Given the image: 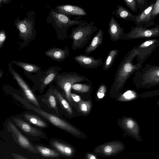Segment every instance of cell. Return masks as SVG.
Returning a JSON list of instances; mask_svg holds the SVG:
<instances>
[{
  "instance_id": "obj_2",
  "label": "cell",
  "mask_w": 159,
  "mask_h": 159,
  "mask_svg": "<svg viewBox=\"0 0 159 159\" xmlns=\"http://www.w3.org/2000/svg\"><path fill=\"white\" fill-rule=\"evenodd\" d=\"M98 29L93 22L90 23L85 22L77 27L73 28L68 37L73 40L72 49L75 51L83 48Z\"/></svg>"
},
{
  "instance_id": "obj_30",
  "label": "cell",
  "mask_w": 159,
  "mask_h": 159,
  "mask_svg": "<svg viewBox=\"0 0 159 159\" xmlns=\"http://www.w3.org/2000/svg\"><path fill=\"white\" fill-rule=\"evenodd\" d=\"M79 108L82 112L86 113L90 109V105L89 102L80 101L79 103Z\"/></svg>"
},
{
  "instance_id": "obj_40",
  "label": "cell",
  "mask_w": 159,
  "mask_h": 159,
  "mask_svg": "<svg viewBox=\"0 0 159 159\" xmlns=\"http://www.w3.org/2000/svg\"><path fill=\"white\" fill-rule=\"evenodd\" d=\"M87 157L88 158L90 159H95L96 158L95 156L90 154H88Z\"/></svg>"
},
{
  "instance_id": "obj_20",
  "label": "cell",
  "mask_w": 159,
  "mask_h": 159,
  "mask_svg": "<svg viewBox=\"0 0 159 159\" xmlns=\"http://www.w3.org/2000/svg\"><path fill=\"white\" fill-rule=\"evenodd\" d=\"M112 14L119 18L134 22L136 16V15L132 14L128 9L120 5L117 6V9L112 11Z\"/></svg>"
},
{
  "instance_id": "obj_24",
  "label": "cell",
  "mask_w": 159,
  "mask_h": 159,
  "mask_svg": "<svg viewBox=\"0 0 159 159\" xmlns=\"http://www.w3.org/2000/svg\"><path fill=\"white\" fill-rule=\"evenodd\" d=\"M24 117L31 123L38 127L46 128L48 126L44 121L36 116L25 113L24 115Z\"/></svg>"
},
{
  "instance_id": "obj_22",
  "label": "cell",
  "mask_w": 159,
  "mask_h": 159,
  "mask_svg": "<svg viewBox=\"0 0 159 159\" xmlns=\"http://www.w3.org/2000/svg\"><path fill=\"white\" fill-rule=\"evenodd\" d=\"M119 53L116 49L111 50L108 54L104 63L102 69L104 71L108 70L111 67Z\"/></svg>"
},
{
  "instance_id": "obj_33",
  "label": "cell",
  "mask_w": 159,
  "mask_h": 159,
  "mask_svg": "<svg viewBox=\"0 0 159 159\" xmlns=\"http://www.w3.org/2000/svg\"><path fill=\"white\" fill-rule=\"evenodd\" d=\"M106 89V87L105 85L102 84L100 85L97 93V95L98 98H102L104 97Z\"/></svg>"
},
{
  "instance_id": "obj_28",
  "label": "cell",
  "mask_w": 159,
  "mask_h": 159,
  "mask_svg": "<svg viewBox=\"0 0 159 159\" xmlns=\"http://www.w3.org/2000/svg\"><path fill=\"white\" fill-rule=\"evenodd\" d=\"M48 101L50 106L58 113L57 102L55 95L53 93V89L51 87L49 89L48 93Z\"/></svg>"
},
{
  "instance_id": "obj_12",
  "label": "cell",
  "mask_w": 159,
  "mask_h": 159,
  "mask_svg": "<svg viewBox=\"0 0 159 159\" xmlns=\"http://www.w3.org/2000/svg\"><path fill=\"white\" fill-rule=\"evenodd\" d=\"M74 59L80 66L87 69L96 68L103 64L101 58L95 59L85 55L76 56L74 57Z\"/></svg>"
},
{
  "instance_id": "obj_1",
  "label": "cell",
  "mask_w": 159,
  "mask_h": 159,
  "mask_svg": "<svg viewBox=\"0 0 159 159\" xmlns=\"http://www.w3.org/2000/svg\"><path fill=\"white\" fill-rule=\"evenodd\" d=\"M138 53L134 47L129 51L120 63L112 85V89L114 90L122 89L130 76L142 67L143 61L138 60L136 63H134Z\"/></svg>"
},
{
  "instance_id": "obj_23",
  "label": "cell",
  "mask_w": 159,
  "mask_h": 159,
  "mask_svg": "<svg viewBox=\"0 0 159 159\" xmlns=\"http://www.w3.org/2000/svg\"><path fill=\"white\" fill-rule=\"evenodd\" d=\"M12 62L29 72L37 73L42 70V68L37 65L16 61Z\"/></svg>"
},
{
  "instance_id": "obj_37",
  "label": "cell",
  "mask_w": 159,
  "mask_h": 159,
  "mask_svg": "<svg viewBox=\"0 0 159 159\" xmlns=\"http://www.w3.org/2000/svg\"><path fill=\"white\" fill-rule=\"evenodd\" d=\"M134 125V121L132 120H129L127 121L126 123L127 127L129 129L132 128Z\"/></svg>"
},
{
  "instance_id": "obj_7",
  "label": "cell",
  "mask_w": 159,
  "mask_h": 159,
  "mask_svg": "<svg viewBox=\"0 0 159 159\" xmlns=\"http://www.w3.org/2000/svg\"><path fill=\"white\" fill-rule=\"evenodd\" d=\"M61 69L58 66H53L45 70H41L36 73L34 76L35 82L41 90H44L54 80Z\"/></svg>"
},
{
  "instance_id": "obj_10",
  "label": "cell",
  "mask_w": 159,
  "mask_h": 159,
  "mask_svg": "<svg viewBox=\"0 0 159 159\" xmlns=\"http://www.w3.org/2000/svg\"><path fill=\"white\" fill-rule=\"evenodd\" d=\"M154 3H151L136 15L135 20L134 22L136 26L147 28L154 25L155 19L151 15Z\"/></svg>"
},
{
  "instance_id": "obj_13",
  "label": "cell",
  "mask_w": 159,
  "mask_h": 159,
  "mask_svg": "<svg viewBox=\"0 0 159 159\" xmlns=\"http://www.w3.org/2000/svg\"><path fill=\"white\" fill-rule=\"evenodd\" d=\"M108 26V33L111 40L116 42L121 39L125 34V29L113 16L111 17Z\"/></svg>"
},
{
  "instance_id": "obj_21",
  "label": "cell",
  "mask_w": 159,
  "mask_h": 159,
  "mask_svg": "<svg viewBox=\"0 0 159 159\" xmlns=\"http://www.w3.org/2000/svg\"><path fill=\"white\" fill-rule=\"evenodd\" d=\"M53 147L63 155L66 156H71L73 154L74 150L70 146L57 141L52 142Z\"/></svg>"
},
{
  "instance_id": "obj_11",
  "label": "cell",
  "mask_w": 159,
  "mask_h": 159,
  "mask_svg": "<svg viewBox=\"0 0 159 159\" xmlns=\"http://www.w3.org/2000/svg\"><path fill=\"white\" fill-rule=\"evenodd\" d=\"M9 69L11 73L22 89L28 99L37 107L39 108V104L37 98L26 83L20 75L12 68L10 67Z\"/></svg>"
},
{
  "instance_id": "obj_41",
  "label": "cell",
  "mask_w": 159,
  "mask_h": 159,
  "mask_svg": "<svg viewBox=\"0 0 159 159\" xmlns=\"http://www.w3.org/2000/svg\"><path fill=\"white\" fill-rule=\"evenodd\" d=\"M2 76V73L0 71V78H1V77Z\"/></svg>"
},
{
  "instance_id": "obj_15",
  "label": "cell",
  "mask_w": 159,
  "mask_h": 159,
  "mask_svg": "<svg viewBox=\"0 0 159 159\" xmlns=\"http://www.w3.org/2000/svg\"><path fill=\"white\" fill-rule=\"evenodd\" d=\"M45 54L53 60L61 61L69 57L70 51L67 46L64 49L55 47L48 50L45 52Z\"/></svg>"
},
{
  "instance_id": "obj_5",
  "label": "cell",
  "mask_w": 159,
  "mask_h": 159,
  "mask_svg": "<svg viewBox=\"0 0 159 159\" xmlns=\"http://www.w3.org/2000/svg\"><path fill=\"white\" fill-rule=\"evenodd\" d=\"M30 107L55 126L63 129L78 138H84L82 132L65 120L32 105H30Z\"/></svg>"
},
{
  "instance_id": "obj_34",
  "label": "cell",
  "mask_w": 159,
  "mask_h": 159,
  "mask_svg": "<svg viewBox=\"0 0 159 159\" xmlns=\"http://www.w3.org/2000/svg\"><path fill=\"white\" fill-rule=\"evenodd\" d=\"M70 96L71 99L76 102H79L81 101L80 96L76 94L71 93Z\"/></svg>"
},
{
  "instance_id": "obj_8",
  "label": "cell",
  "mask_w": 159,
  "mask_h": 159,
  "mask_svg": "<svg viewBox=\"0 0 159 159\" xmlns=\"http://www.w3.org/2000/svg\"><path fill=\"white\" fill-rule=\"evenodd\" d=\"M159 45L158 39H152L147 40L135 47L139 52L137 59L144 62Z\"/></svg>"
},
{
  "instance_id": "obj_26",
  "label": "cell",
  "mask_w": 159,
  "mask_h": 159,
  "mask_svg": "<svg viewBox=\"0 0 159 159\" xmlns=\"http://www.w3.org/2000/svg\"><path fill=\"white\" fill-rule=\"evenodd\" d=\"M37 151L43 156L48 157H56L60 155L55 151L40 145L36 146Z\"/></svg>"
},
{
  "instance_id": "obj_29",
  "label": "cell",
  "mask_w": 159,
  "mask_h": 159,
  "mask_svg": "<svg viewBox=\"0 0 159 159\" xmlns=\"http://www.w3.org/2000/svg\"><path fill=\"white\" fill-rule=\"evenodd\" d=\"M126 5L133 12H137L138 8L136 0H124Z\"/></svg>"
},
{
  "instance_id": "obj_4",
  "label": "cell",
  "mask_w": 159,
  "mask_h": 159,
  "mask_svg": "<svg viewBox=\"0 0 159 159\" xmlns=\"http://www.w3.org/2000/svg\"><path fill=\"white\" fill-rule=\"evenodd\" d=\"M53 81L64 92L66 99L70 103L72 102L70 94L74 84L83 81L91 82L85 76L80 75L75 72L59 73Z\"/></svg>"
},
{
  "instance_id": "obj_25",
  "label": "cell",
  "mask_w": 159,
  "mask_h": 159,
  "mask_svg": "<svg viewBox=\"0 0 159 159\" xmlns=\"http://www.w3.org/2000/svg\"><path fill=\"white\" fill-rule=\"evenodd\" d=\"M52 88L55 96L56 97L63 108L69 114H72L73 113L72 109L67 100L63 98L61 93L57 89L55 88Z\"/></svg>"
},
{
  "instance_id": "obj_31",
  "label": "cell",
  "mask_w": 159,
  "mask_h": 159,
  "mask_svg": "<svg viewBox=\"0 0 159 159\" xmlns=\"http://www.w3.org/2000/svg\"><path fill=\"white\" fill-rule=\"evenodd\" d=\"M138 8L140 10V11L143 10L148 7L149 0H136Z\"/></svg>"
},
{
  "instance_id": "obj_16",
  "label": "cell",
  "mask_w": 159,
  "mask_h": 159,
  "mask_svg": "<svg viewBox=\"0 0 159 159\" xmlns=\"http://www.w3.org/2000/svg\"><path fill=\"white\" fill-rule=\"evenodd\" d=\"M51 14L58 27H66L69 25H80L86 22L83 20H72L66 15L55 12L54 10Z\"/></svg>"
},
{
  "instance_id": "obj_36",
  "label": "cell",
  "mask_w": 159,
  "mask_h": 159,
  "mask_svg": "<svg viewBox=\"0 0 159 159\" xmlns=\"http://www.w3.org/2000/svg\"><path fill=\"white\" fill-rule=\"evenodd\" d=\"M6 39L5 34L3 32L0 33V48L2 47Z\"/></svg>"
},
{
  "instance_id": "obj_6",
  "label": "cell",
  "mask_w": 159,
  "mask_h": 159,
  "mask_svg": "<svg viewBox=\"0 0 159 159\" xmlns=\"http://www.w3.org/2000/svg\"><path fill=\"white\" fill-rule=\"evenodd\" d=\"M159 36V25L150 29L137 26H132L130 31L125 34L121 39L130 40L137 39H149Z\"/></svg>"
},
{
  "instance_id": "obj_14",
  "label": "cell",
  "mask_w": 159,
  "mask_h": 159,
  "mask_svg": "<svg viewBox=\"0 0 159 159\" xmlns=\"http://www.w3.org/2000/svg\"><path fill=\"white\" fill-rule=\"evenodd\" d=\"M56 11L59 13L67 16H84L86 12L81 7L71 5H64L55 7Z\"/></svg>"
},
{
  "instance_id": "obj_3",
  "label": "cell",
  "mask_w": 159,
  "mask_h": 159,
  "mask_svg": "<svg viewBox=\"0 0 159 159\" xmlns=\"http://www.w3.org/2000/svg\"><path fill=\"white\" fill-rule=\"evenodd\" d=\"M134 73L133 80L136 86L149 87L159 84V66L146 63Z\"/></svg>"
},
{
  "instance_id": "obj_27",
  "label": "cell",
  "mask_w": 159,
  "mask_h": 159,
  "mask_svg": "<svg viewBox=\"0 0 159 159\" xmlns=\"http://www.w3.org/2000/svg\"><path fill=\"white\" fill-rule=\"evenodd\" d=\"M91 87V85L90 84H82L78 83L74 84L71 89L78 92L84 93L89 92Z\"/></svg>"
},
{
  "instance_id": "obj_38",
  "label": "cell",
  "mask_w": 159,
  "mask_h": 159,
  "mask_svg": "<svg viewBox=\"0 0 159 159\" xmlns=\"http://www.w3.org/2000/svg\"><path fill=\"white\" fill-rule=\"evenodd\" d=\"M112 151V148L110 146H107L104 148V151L106 153H109Z\"/></svg>"
},
{
  "instance_id": "obj_9",
  "label": "cell",
  "mask_w": 159,
  "mask_h": 159,
  "mask_svg": "<svg viewBox=\"0 0 159 159\" xmlns=\"http://www.w3.org/2000/svg\"><path fill=\"white\" fill-rule=\"evenodd\" d=\"M7 127L13 135L17 143L22 147L25 148L31 152L37 153L36 149L28 139L17 128L13 123L8 122Z\"/></svg>"
},
{
  "instance_id": "obj_35",
  "label": "cell",
  "mask_w": 159,
  "mask_h": 159,
  "mask_svg": "<svg viewBox=\"0 0 159 159\" xmlns=\"http://www.w3.org/2000/svg\"><path fill=\"white\" fill-rule=\"evenodd\" d=\"M124 97L127 99H130L134 97V95L132 93V91L129 90L125 92L124 94Z\"/></svg>"
},
{
  "instance_id": "obj_17",
  "label": "cell",
  "mask_w": 159,
  "mask_h": 159,
  "mask_svg": "<svg viewBox=\"0 0 159 159\" xmlns=\"http://www.w3.org/2000/svg\"><path fill=\"white\" fill-rule=\"evenodd\" d=\"M13 120L24 132L32 136L43 138L44 134L41 131L33 127L27 122L18 118H14Z\"/></svg>"
},
{
  "instance_id": "obj_32",
  "label": "cell",
  "mask_w": 159,
  "mask_h": 159,
  "mask_svg": "<svg viewBox=\"0 0 159 159\" xmlns=\"http://www.w3.org/2000/svg\"><path fill=\"white\" fill-rule=\"evenodd\" d=\"M159 14V0H156L153 5L151 12L152 17L155 18Z\"/></svg>"
},
{
  "instance_id": "obj_19",
  "label": "cell",
  "mask_w": 159,
  "mask_h": 159,
  "mask_svg": "<svg viewBox=\"0 0 159 159\" xmlns=\"http://www.w3.org/2000/svg\"><path fill=\"white\" fill-rule=\"evenodd\" d=\"M103 32L101 29H98L93 36L91 42L84 50L86 54H89L95 51L101 45L103 40Z\"/></svg>"
},
{
  "instance_id": "obj_18",
  "label": "cell",
  "mask_w": 159,
  "mask_h": 159,
  "mask_svg": "<svg viewBox=\"0 0 159 159\" xmlns=\"http://www.w3.org/2000/svg\"><path fill=\"white\" fill-rule=\"evenodd\" d=\"M19 28L20 36L24 39L26 44H28L34 39L36 34L33 33V26L30 23H21L19 26Z\"/></svg>"
},
{
  "instance_id": "obj_39",
  "label": "cell",
  "mask_w": 159,
  "mask_h": 159,
  "mask_svg": "<svg viewBox=\"0 0 159 159\" xmlns=\"http://www.w3.org/2000/svg\"><path fill=\"white\" fill-rule=\"evenodd\" d=\"M13 156L14 158L16 159H27V158L18 154H13Z\"/></svg>"
}]
</instances>
